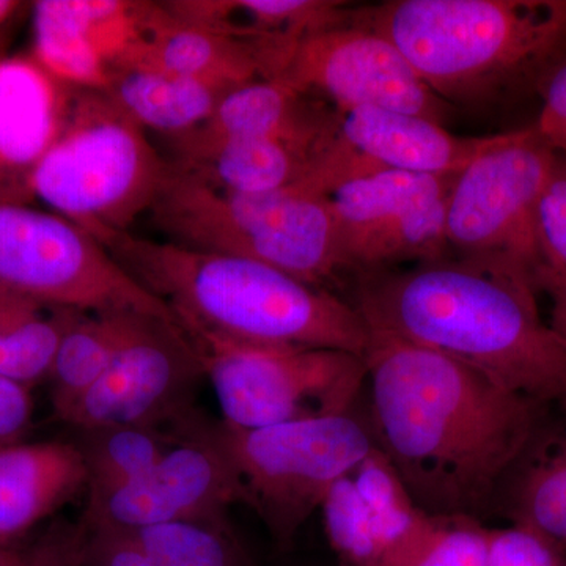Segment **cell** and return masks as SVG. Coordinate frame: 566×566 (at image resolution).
<instances>
[{"instance_id":"cell-4","label":"cell","mask_w":566,"mask_h":566,"mask_svg":"<svg viewBox=\"0 0 566 566\" xmlns=\"http://www.w3.org/2000/svg\"><path fill=\"white\" fill-rule=\"evenodd\" d=\"M444 102L493 104L566 55V0H390L353 10Z\"/></svg>"},{"instance_id":"cell-21","label":"cell","mask_w":566,"mask_h":566,"mask_svg":"<svg viewBox=\"0 0 566 566\" xmlns=\"http://www.w3.org/2000/svg\"><path fill=\"white\" fill-rule=\"evenodd\" d=\"M87 488V465L77 444L20 441L0 447V546L24 545L33 528Z\"/></svg>"},{"instance_id":"cell-29","label":"cell","mask_w":566,"mask_h":566,"mask_svg":"<svg viewBox=\"0 0 566 566\" xmlns=\"http://www.w3.org/2000/svg\"><path fill=\"white\" fill-rule=\"evenodd\" d=\"M534 447V446H532ZM528 450L513 474L509 513L554 545L566 546V439Z\"/></svg>"},{"instance_id":"cell-24","label":"cell","mask_w":566,"mask_h":566,"mask_svg":"<svg viewBox=\"0 0 566 566\" xmlns=\"http://www.w3.org/2000/svg\"><path fill=\"white\" fill-rule=\"evenodd\" d=\"M233 88L164 71L117 69L103 92L145 132L151 129L174 140L202 126Z\"/></svg>"},{"instance_id":"cell-7","label":"cell","mask_w":566,"mask_h":566,"mask_svg":"<svg viewBox=\"0 0 566 566\" xmlns=\"http://www.w3.org/2000/svg\"><path fill=\"white\" fill-rule=\"evenodd\" d=\"M181 331L214 389L221 423L229 428L252 430L345 415L367 385V364L357 354Z\"/></svg>"},{"instance_id":"cell-19","label":"cell","mask_w":566,"mask_h":566,"mask_svg":"<svg viewBox=\"0 0 566 566\" xmlns=\"http://www.w3.org/2000/svg\"><path fill=\"white\" fill-rule=\"evenodd\" d=\"M502 134L457 136L422 115L376 107L345 112L338 125L340 139L376 169L438 177L460 174Z\"/></svg>"},{"instance_id":"cell-34","label":"cell","mask_w":566,"mask_h":566,"mask_svg":"<svg viewBox=\"0 0 566 566\" xmlns=\"http://www.w3.org/2000/svg\"><path fill=\"white\" fill-rule=\"evenodd\" d=\"M32 416L29 387L0 376V447L20 442L31 427Z\"/></svg>"},{"instance_id":"cell-25","label":"cell","mask_w":566,"mask_h":566,"mask_svg":"<svg viewBox=\"0 0 566 566\" xmlns=\"http://www.w3.org/2000/svg\"><path fill=\"white\" fill-rule=\"evenodd\" d=\"M324 147L283 139L233 140L186 153L172 163L219 191L264 193L300 185Z\"/></svg>"},{"instance_id":"cell-12","label":"cell","mask_w":566,"mask_h":566,"mask_svg":"<svg viewBox=\"0 0 566 566\" xmlns=\"http://www.w3.org/2000/svg\"><path fill=\"white\" fill-rule=\"evenodd\" d=\"M455 178L379 170L335 189L329 200L344 270L450 256L446 212Z\"/></svg>"},{"instance_id":"cell-30","label":"cell","mask_w":566,"mask_h":566,"mask_svg":"<svg viewBox=\"0 0 566 566\" xmlns=\"http://www.w3.org/2000/svg\"><path fill=\"white\" fill-rule=\"evenodd\" d=\"M536 279L566 277V153L557 151L535 210Z\"/></svg>"},{"instance_id":"cell-14","label":"cell","mask_w":566,"mask_h":566,"mask_svg":"<svg viewBox=\"0 0 566 566\" xmlns=\"http://www.w3.org/2000/svg\"><path fill=\"white\" fill-rule=\"evenodd\" d=\"M244 504L229 458L200 420L185 441L132 482L87 495L80 527L85 532L134 528L178 521L223 520Z\"/></svg>"},{"instance_id":"cell-40","label":"cell","mask_w":566,"mask_h":566,"mask_svg":"<svg viewBox=\"0 0 566 566\" xmlns=\"http://www.w3.org/2000/svg\"><path fill=\"white\" fill-rule=\"evenodd\" d=\"M558 151L566 153V139L564 140V144H562L560 150Z\"/></svg>"},{"instance_id":"cell-8","label":"cell","mask_w":566,"mask_h":566,"mask_svg":"<svg viewBox=\"0 0 566 566\" xmlns=\"http://www.w3.org/2000/svg\"><path fill=\"white\" fill-rule=\"evenodd\" d=\"M252 506L275 542L289 545L338 480L376 449L367 420L353 411L238 430L211 424Z\"/></svg>"},{"instance_id":"cell-32","label":"cell","mask_w":566,"mask_h":566,"mask_svg":"<svg viewBox=\"0 0 566 566\" xmlns=\"http://www.w3.org/2000/svg\"><path fill=\"white\" fill-rule=\"evenodd\" d=\"M486 566H566L560 547L531 528L490 531Z\"/></svg>"},{"instance_id":"cell-22","label":"cell","mask_w":566,"mask_h":566,"mask_svg":"<svg viewBox=\"0 0 566 566\" xmlns=\"http://www.w3.org/2000/svg\"><path fill=\"white\" fill-rule=\"evenodd\" d=\"M81 566L251 565L223 517L82 531Z\"/></svg>"},{"instance_id":"cell-31","label":"cell","mask_w":566,"mask_h":566,"mask_svg":"<svg viewBox=\"0 0 566 566\" xmlns=\"http://www.w3.org/2000/svg\"><path fill=\"white\" fill-rule=\"evenodd\" d=\"M490 531L475 517L439 516L438 526L409 566H486Z\"/></svg>"},{"instance_id":"cell-1","label":"cell","mask_w":566,"mask_h":566,"mask_svg":"<svg viewBox=\"0 0 566 566\" xmlns=\"http://www.w3.org/2000/svg\"><path fill=\"white\" fill-rule=\"evenodd\" d=\"M376 447L431 516L475 517L535 444L543 406L482 371L370 329L364 356Z\"/></svg>"},{"instance_id":"cell-9","label":"cell","mask_w":566,"mask_h":566,"mask_svg":"<svg viewBox=\"0 0 566 566\" xmlns=\"http://www.w3.org/2000/svg\"><path fill=\"white\" fill-rule=\"evenodd\" d=\"M0 292L77 312H137L177 324L91 233L57 212L0 202Z\"/></svg>"},{"instance_id":"cell-23","label":"cell","mask_w":566,"mask_h":566,"mask_svg":"<svg viewBox=\"0 0 566 566\" xmlns=\"http://www.w3.org/2000/svg\"><path fill=\"white\" fill-rule=\"evenodd\" d=\"M185 24L244 41L294 40L352 22L335 0H175L163 2Z\"/></svg>"},{"instance_id":"cell-16","label":"cell","mask_w":566,"mask_h":566,"mask_svg":"<svg viewBox=\"0 0 566 566\" xmlns=\"http://www.w3.org/2000/svg\"><path fill=\"white\" fill-rule=\"evenodd\" d=\"M29 54L0 61V202L32 205V181L70 120L77 93Z\"/></svg>"},{"instance_id":"cell-26","label":"cell","mask_w":566,"mask_h":566,"mask_svg":"<svg viewBox=\"0 0 566 566\" xmlns=\"http://www.w3.org/2000/svg\"><path fill=\"white\" fill-rule=\"evenodd\" d=\"M156 316L137 312H81L63 335L52 363L51 401L62 415L111 367Z\"/></svg>"},{"instance_id":"cell-6","label":"cell","mask_w":566,"mask_h":566,"mask_svg":"<svg viewBox=\"0 0 566 566\" xmlns=\"http://www.w3.org/2000/svg\"><path fill=\"white\" fill-rule=\"evenodd\" d=\"M169 169L145 129L106 93L81 88L62 136L36 169L32 193L104 244L151 210Z\"/></svg>"},{"instance_id":"cell-37","label":"cell","mask_w":566,"mask_h":566,"mask_svg":"<svg viewBox=\"0 0 566 566\" xmlns=\"http://www.w3.org/2000/svg\"><path fill=\"white\" fill-rule=\"evenodd\" d=\"M7 46H9V33H7L6 29L0 31V61L3 57H7Z\"/></svg>"},{"instance_id":"cell-28","label":"cell","mask_w":566,"mask_h":566,"mask_svg":"<svg viewBox=\"0 0 566 566\" xmlns=\"http://www.w3.org/2000/svg\"><path fill=\"white\" fill-rule=\"evenodd\" d=\"M80 314L0 292V376L28 387L48 378L63 335Z\"/></svg>"},{"instance_id":"cell-27","label":"cell","mask_w":566,"mask_h":566,"mask_svg":"<svg viewBox=\"0 0 566 566\" xmlns=\"http://www.w3.org/2000/svg\"><path fill=\"white\" fill-rule=\"evenodd\" d=\"M196 415L174 423L129 424L87 431L80 446L88 472V494H99L158 463L169 450L196 430Z\"/></svg>"},{"instance_id":"cell-38","label":"cell","mask_w":566,"mask_h":566,"mask_svg":"<svg viewBox=\"0 0 566 566\" xmlns=\"http://www.w3.org/2000/svg\"><path fill=\"white\" fill-rule=\"evenodd\" d=\"M81 553H82V546H81V549L77 551L76 554H74V556L66 558V560L63 562V564H61L59 566H81Z\"/></svg>"},{"instance_id":"cell-39","label":"cell","mask_w":566,"mask_h":566,"mask_svg":"<svg viewBox=\"0 0 566 566\" xmlns=\"http://www.w3.org/2000/svg\"><path fill=\"white\" fill-rule=\"evenodd\" d=\"M20 546H21V545H20ZM11 547H13V546H11ZM7 549H9V547H7V546H0V557H2V556H3V554H6V551H7Z\"/></svg>"},{"instance_id":"cell-13","label":"cell","mask_w":566,"mask_h":566,"mask_svg":"<svg viewBox=\"0 0 566 566\" xmlns=\"http://www.w3.org/2000/svg\"><path fill=\"white\" fill-rule=\"evenodd\" d=\"M203 368L180 326L155 319L84 394L59 415L82 433L193 416Z\"/></svg>"},{"instance_id":"cell-33","label":"cell","mask_w":566,"mask_h":566,"mask_svg":"<svg viewBox=\"0 0 566 566\" xmlns=\"http://www.w3.org/2000/svg\"><path fill=\"white\" fill-rule=\"evenodd\" d=\"M538 88L543 106L534 128L558 151L566 139V55L551 70Z\"/></svg>"},{"instance_id":"cell-10","label":"cell","mask_w":566,"mask_h":566,"mask_svg":"<svg viewBox=\"0 0 566 566\" xmlns=\"http://www.w3.org/2000/svg\"><path fill=\"white\" fill-rule=\"evenodd\" d=\"M262 80L323 96L337 112L376 109L442 123L452 104L436 95L401 52L364 25L346 22L294 40L253 41Z\"/></svg>"},{"instance_id":"cell-2","label":"cell","mask_w":566,"mask_h":566,"mask_svg":"<svg viewBox=\"0 0 566 566\" xmlns=\"http://www.w3.org/2000/svg\"><path fill=\"white\" fill-rule=\"evenodd\" d=\"M535 292L524 264L446 256L360 273L353 305L368 329L446 354L543 408L566 409V340L543 322Z\"/></svg>"},{"instance_id":"cell-3","label":"cell","mask_w":566,"mask_h":566,"mask_svg":"<svg viewBox=\"0 0 566 566\" xmlns=\"http://www.w3.org/2000/svg\"><path fill=\"white\" fill-rule=\"evenodd\" d=\"M103 245L134 281L169 305L181 329L253 344L367 353L370 329L352 303L268 264L129 232Z\"/></svg>"},{"instance_id":"cell-35","label":"cell","mask_w":566,"mask_h":566,"mask_svg":"<svg viewBox=\"0 0 566 566\" xmlns=\"http://www.w3.org/2000/svg\"><path fill=\"white\" fill-rule=\"evenodd\" d=\"M536 289L545 290L553 301L551 326L566 340V277L536 279Z\"/></svg>"},{"instance_id":"cell-20","label":"cell","mask_w":566,"mask_h":566,"mask_svg":"<svg viewBox=\"0 0 566 566\" xmlns=\"http://www.w3.org/2000/svg\"><path fill=\"white\" fill-rule=\"evenodd\" d=\"M147 69L243 85L262 80L255 44L185 24L163 3L139 2L136 32L114 69Z\"/></svg>"},{"instance_id":"cell-5","label":"cell","mask_w":566,"mask_h":566,"mask_svg":"<svg viewBox=\"0 0 566 566\" xmlns=\"http://www.w3.org/2000/svg\"><path fill=\"white\" fill-rule=\"evenodd\" d=\"M150 212L169 243L182 248L253 260L319 289L344 271L329 197L300 186L219 191L170 161Z\"/></svg>"},{"instance_id":"cell-17","label":"cell","mask_w":566,"mask_h":566,"mask_svg":"<svg viewBox=\"0 0 566 566\" xmlns=\"http://www.w3.org/2000/svg\"><path fill=\"white\" fill-rule=\"evenodd\" d=\"M32 10L35 61L71 87L103 91L136 31L137 2L40 0Z\"/></svg>"},{"instance_id":"cell-15","label":"cell","mask_w":566,"mask_h":566,"mask_svg":"<svg viewBox=\"0 0 566 566\" xmlns=\"http://www.w3.org/2000/svg\"><path fill=\"white\" fill-rule=\"evenodd\" d=\"M319 510L345 566H409L439 521L416 504L378 447L335 483Z\"/></svg>"},{"instance_id":"cell-11","label":"cell","mask_w":566,"mask_h":566,"mask_svg":"<svg viewBox=\"0 0 566 566\" xmlns=\"http://www.w3.org/2000/svg\"><path fill=\"white\" fill-rule=\"evenodd\" d=\"M557 151L534 128L502 134L457 175L446 238L461 259L510 260L536 273L535 210Z\"/></svg>"},{"instance_id":"cell-36","label":"cell","mask_w":566,"mask_h":566,"mask_svg":"<svg viewBox=\"0 0 566 566\" xmlns=\"http://www.w3.org/2000/svg\"><path fill=\"white\" fill-rule=\"evenodd\" d=\"M24 3L17 2V0H0V31L6 29V25L17 17Z\"/></svg>"},{"instance_id":"cell-18","label":"cell","mask_w":566,"mask_h":566,"mask_svg":"<svg viewBox=\"0 0 566 566\" xmlns=\"http://www.w3.org/2000/svg\"><path fill=\"white\" fill-rule=\"evenodd\" d=\"M340 112L279 81L255 80L233 88L199 128L169 140L175 156L223 142L283 139L324 147L337 136Z\"/></svg>"}]
</instances>
